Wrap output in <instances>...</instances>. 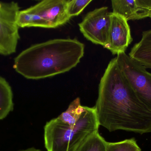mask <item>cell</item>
Wrapping results in <instances>:
<instances>
[{"label": "cell", "mask_w": 151, "mask_h": 151, "mask_svg": "<svg viewBox=\"0 0 151 151\" xmlns=\"http://www.w3.org/2000/svg\"><path fill=\"white\" fill-rule=\"evenodd\" d=\"M91 1V0L67 1L66 12L67 14L71 18L78 16Z\"/></svg>", "instance_id": "cell-16"}, {"label": "cell", "mask_w": 151, "mask_h": 151, "mask_svg": "<svg viewBox=\"0 0 151 151\" xmlns=\"http://www.w3.org/2000/svg\"><path fill=\"white\" fill-rule=\"evenodd\" d=\"M106 151H142L134 138L106 143Z\"/></svg>", "instance_id": "cell-15"}, {"label": "cell", "mask_w": 151, "mask_h": 151, "mask_svg": "<svg viewBox=\"0 0 151 151\" xmlns=\"http://www.w3.org/2000/svg\"><path fill=\"white\" fill-rule=\"evenodd\" d=\"M111 4L113 13L122 16L127 21L149 17V10L145 8L142 0H112Z\"/></svg>", "instance_id": "cell-9"}, {"label": "cell", "mask_w": 151, "mask_h": 151, "mask_svg": "<svg viewBox=\"0 0 151 151\" xmlns=\"http://www.w3.org/2000/svg\"><path fill=\"white\" fill-rule=\"evenodd\" d=\"M17 22L19 28L41 27L49 28L47 23L37 14L32 6L19 10L18 13Z\"/></svg>", "instance_id": "cell-12"}, {"label": "cell", "mask_w": 151, "mask_h": 151, "mask_svg": "<svg viewBox=\"0 0 151 151\" xmlns=\"http://www.w3.org/2000/svg\"><path fill=\"white\" fill-rule=\"evenodd\" d=\"M149 10H150V11H149V17L151 19V0L150 4V7H149Z\"/></svg>", "instance_id": "cell-17"}, {"label": "cell", "mask_w": 151, "mask_h": 151, "mask_svg": "<svg viewBox=\"0 0 151 151\" xmlns=\"http://www.w3.org/2000/svg\"><path fill=\"white\" fill-rule=\"evenodd\" d=\"M122 73L139 100L151 111V73L125 52L116 57Z\"/></svg>", "instance_id": "cell-4"}, {"label": "cell", "mask_w": 151, "mask_h": 151, "mask_svg": "<svg viewBox=\"0 0 151 151\" xmlns=\"http://www.w3.org/2000/svg\"><path fill=\"white\" fill-rule=\"evenodd\" d=\"M106 143L98 132L88 137L76 151H106Z\"/></svg>", "instance_id": "cell-14"}, {"label": "cell", "mask_w": 151, "mask_h": 151, "mask_svg": "<svg viewBox=\"0 0 151 151\" xmlns=\"http://www.w3.org/2000/svg\"><path fill=\"white\" fill-rule=\"evenodd\" d=\"M111 14L107 7L89 12L78 25L80 31L87 40L105 48L111 24Z\"/></svg>", "instance_id": "cell-6"}, {"label": "cell", "mask_w": 151, "mask_h": 151, "mask_svg": "<svg viewBox=\"0 0 151 151\" xmlns=\"http://www.w3.org/2000/svg\"><path fill=\"white\" fill-rule=\"evenodd\" d=\"M129 56L146 69H151V29L142 32L141 40L131 48Z\"/></svg>", "instance_id": "cell-10"}, {"label": "cell", "mask_w": 151, "mask_h": 151, "mask_svg": "<svg viewBox=\"0 0 151 151\" xmlns=\"http://www.w3.org/2000/svg\"><path fill=\"white\" fill-rule=\"evenodd\" d=\"M94 107L84 106L76 124L70 125L53 119L44 127V142L47 151H76L99 127Z\"/></svg>", "instance_id": "cell-3"}, {"label": "cell", "mask_w": 151, "mask_h": 151, "mask_svg": "<svg viewBox=\"0 0 151 151\" xmlns=\"http://www.w3.org/2000/svg\"><path fill=\"white\" fill-rule=\"evenodd\" d=\"M84 110L81 105L79 98L74 99L69 105L68 109L58 117V119L65 124L74 125L78 121Z\"/></svg>", "instance_id": "cell-13"}, {"label": "cell", "mask_w": 151, "mask_h": 151, "mask_svg": "<svg viewBox=\"0 0 151 151\" xmlns=\"http://www.w3.org/2000/svg\"><path fill=\"white\" fill-rule=\"evenodd\" d=\"M66 4L65 0H44L32 7L49 28H55L66 24L71 18L66 12Z\"/></svg>", "instance_id": "cell-8"}, {"label": "cell", "mask_w": 151, "mask_h": 151, "mask_svg": "<svg viewBox=\"0 0 151 151\" xmlns=\"http://www.w3.org/2000/svg\"><path fill=\"white\" fill-rule=\"evenodd\" d=\"M20 10L16 2L0 1V56L15 53L19 40L17 17Z\"/></svg>", "instance_id": "cell-5"}, {"label": "cell", "mask_w": 151, "mask_h": 151, "mask_svg": "<svg viewBox=\"0 0 151 151\" xmlns=\"http://www.w3.org/2000/svg\"><path fill=\"white\" fill-rule=\"evenodd\" d=\"M13 93L10 85L0 76V120L7 117L13 109Z\"/></svg>", "instance_id": "cell-11"}, {"label": "cell", "mask_w": 151, "mask_h": 151, "mask_svg": "<svg viewBox=\"0 0 151 151\" xmlns=\"http://www.w3.org/2000/svg\"><path fill=\"white\" fill-rule=\"evenodd\" d=\"M133 41L128 21L122 16L111 12V24L106 48L113 55L125 52Z\"/></svg>", "instance_id": "cell-7"}, {"label": "cell", "mask_w": 151, "mask_h": 151, "mask_svg": "<svg viewBox=\"0 0 151 151\" xmlns=\"http://www.w3.org/2000/svg\"><path fill=\"white\" fill-rule=\"evenodd\" d=\"M84 53V44L76 39L50 40L20 52L14 59L13 68L28 79H45L71 70Z\"/></svg>", "instance_id": "cell-2"}, {"label": "cell", "mask_w": 151, "mask_h": 151, "mask_svg": "<svg viewBox=\"0 0 151 151\" xmlns=\"http://www.w3.org/2000/svg\"><path fill=\"white\" fill-rule=\"evenodd\" d=\"M94 107L99 125L110 132H151V111L136 95L116 58L111 60L101 78Z\"/></svg>", "instance_id": "cell-1"}]
</instances>
